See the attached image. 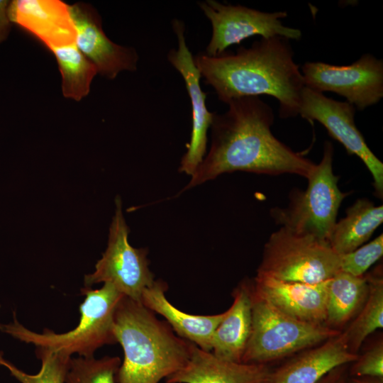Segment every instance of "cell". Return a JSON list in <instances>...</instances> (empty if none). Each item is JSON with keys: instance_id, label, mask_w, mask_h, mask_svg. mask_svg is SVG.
Here are the masks:
<instances>
[{"instance_id": "obj_1", "label": "cell", "mask_w": 383, "mask_h": 383, "mask_svg": "<svg viewBox=\"0 0 383 383\" xmlns=\"http://www.w3.org/2000/svg\"><path fill=\"white\" fill-rule=\"evenodd\" d=\"M227 104L226 112H214L209 151L183 190L235 171L309 177L316 164L274 135L270 105L259 96L238 98Z\"/></svg>"}, {"instance_id": "obj_2", "label": "cell", "mask_w": 383, "mask_h": 383, "mask_svg": "<svg viewBox=\"0 0 383 383\" xmlns=\"http://www.w3.org/2000/svg\"><path fill=\"white\" fill-rule=\"evenodd\" d=\"M294 55L290 40L274 36L261 38L235 52L226 50L216 56L201 52L194 60L221 101L269 95L279 102V116L287 118L299 115L305 87Z\"/></svg>"}, {"instance_id": "obj_3", "label": "cell", "mask_w": 383, "mask_h": 383, "mask_svg": "<svg viewBox=\"0 0 383 383\" xmlns=\"http://www.w3.org/2000/svg\"><path fill=\"white\" fill-rule=\"evenodd\" d=\"M114 334L123 351L116 383H159L187 362L191 342L174 333L141 302L123 296L114 315Z\"/></svg>"}, {"instance_id": "obj_4", "label": "cell", "mask_w": 383, "mask_h": 383, "mask_svg": "<svg viewBox=\"0 0 383 383\" xmlns=\"http://www.w3.org/2000/svg\"><path fill=\"white\" fill-rule=\"evenodd\" d=\"M84 296L79 305L80 318L76 327L57 333L45 328L35 332L25 327L13 312V321L0 323V331L16 340L35 347V352L54 353L72 357H91L100 348L117 343L114 334V315L123 296L111 284L104 283L96 289L84 287Z\"/></svg>"}, {"instance_id": "obj_5", "label": "cell", "mask_w": 383, "mask_h": 383, "mask_svg": "<svg viewBox=\"0 0 383 383\" xmlns=\"http://www.w3.org/2000/svg\"><path fill=\"white\" fill-rule=\"evenodd\" d=\"M333 152V144L325 141L322 158L307 178L306 189H293L286 206L271 209L270 215L280 227L328 243L338 209L348 194L338 187Z\"/></svg>"}, {"instance_id": "obj_6", "label": "cell", "mask_w": 383, "mask_h": 383, "mask_svg": "<svg viewBox=\"0 0 383 383\" xmlns=\"http://www.w3.org/2000/svg\"><path fill=\"white\" fill-rule=\"evenodd\" d=\"M252 327L242 362L268 363L292 356L338 335L323 324L298 321L258 295L251 283Z\"/></svg>"}, {"instance_id": "obj_7", "label": "cell", "mask_w": 383, "mask_h": 383, "mask_svg": "<svg viewBox=\"0 0 383 383\" xmlns=\"http://www.w3.org/2000/svg\"><path fill=\"white\" fill-rule=\"evenodd\" d=\"M340 271V256L329 243L287 228L271 234L257 274L287 282L318 284Z\"/></svg>"}, {"instance_id": "obj_8", "label": "cell", "mask_w": 383, "mask_h": 383, "mask_svg": "<svg viewBox=\"0 0 383 383\" xmlns=\"http://www.w3.org/2000/svg\"><path fill=\"white\" fill-rule=\"evenodd\" d=\"M128 233L121 200L118 196L107 248L97 261L94 271L84 276V285L86 288H91L98 283H109L123 296L141 302L143 291L155 279L149 269L148 249L131 245Z\"/></svg>"}, {"instance_id": "obj_9", "label": "cell", "mask_w": 383, "mask_h": 383, "mask_svg": "<svg viewBox=\"0 0 383 383\" xmlns=\"http://www.w3.org/2000/svg\"><path fill=\"white\" fill-rule=\"evenodd\" d=\"M198 5L211 24V38L204 52L209 56L218 55L229 46L254 35L296 40L302 35L299 29L282 23V19L287 16L286 11L263 12L215 0L199 1Z\"/></svg>"}, {"instance_id": "obj_10", "label": "cell", "mask_w": 383, "mask_h": 383, "mask_svg": "<svg viewBox=\"0 0 383 383\" xmlns=\"http://www.w3.org/2000/svg\"><path fill=\"white\" fill-rule=\"evenodd\" d=\"M304 86L316 91H332L363 111L383 97V60L370 53L349 65L306 62L301 67Z\"/></svg>"}, {"instance_id": "obj_11", "label": "cell", "mask_w": 383, "mask_h": 383, "mask_svg": "<svg viewBox=\"0 0 383 383\" xmlns=\"http://www.w3.org/2000/svg\"><path fill=\"white\" fill-rule=\"evenodd\" d=\"M355 111V107L346 101H336L306 87L301 91L299 115L310 122H319L348 154L356 155L363 162L372 177L374 194L382 199L383 163L370 149L357 128Z\"/></svg>"}, {"instance_id": "obj_12", "label": "cell", "mask_w": 383, "mask_h": 383, "mask_svg": "<svg viewBox=\"0 0 383 383\" xmlns=\"http://www.w3.org/2000/svg\"><path fill=\"white\" fill-rule=\"evenodd\" d=\"M172 25L177 36V48L169 51L167 60L182 75L192 106L190 142L181 160L179 171L192 176L206 155L207 133L214 112H210L206 106V94L201 89V76L186 43L185 26L178 19H174Z\"/></svg>"}, {"instance_id": "obj_13", "label": "cell", "mask_w": 383, "mask_h": 383, "mask_svg": "<svg viewBox=\"0 0 383 383\" xmlns=\"http://www.w3.org/2000/svg\"><path fill=\"white\" fill-rule=\"evenodd\" d=\"M74 27L75 44L95 65L98 74L113 79L123 71L137 70L138 55L135 49L118 45L105 34L101 19L94 8L85 3L69 5Z\"/></svg>"}, {"instance_id": "obj_14", "label": "cell", "mask_w": 383, "mask_h": 383, "mask_svg": "<svg viewBox=\"0 0 383 383\" xmlns=\"http://www.w3.org/2000/svg\"><path fill=\"white\" fill-rule=\"evenodd\" d=\"M329 279L318 284H306L257 274L252 287L258 295L288 316L303 322L325 325Z\"/></svg>"}, {"instance_id": "obj_15", "label": "cell", "mask_w": 383, "mask_h": 383, "mask_svg": "<svg viewBox=\"0 0 383 383\" xmlns=\"http://www.w3.org/2000/svg\"><path fill=\"white\" fill-rule=\"evenodd\" d=\"M9 17L48 50L75 43L76 33L69 5L60 0H14Z\"/></svg>"}, {"instance_id": "obj_16", "label": "cell", "mask_w": 383, "mask_h": 383, "mask_svg": "<svg viewBox=\"0 0 383 383\" xmlns=\"http://www.w3.org/2000/svg\"><path fill=\"white\" fill-rule=\"evenodd\" d=\"M357 356L349 351L345 335L340 332L270 369L262 383H316L333 369L352 363Z\"/></svg>"}, {"instance_id": "obj_17", "label": "cell", "mask_w": 383, "mask_h": 383, "mask_svg": "<svg viewBox=\"0 0 383 383\" xmlns=\"http://www.w3.org/2000/svg\"><path fill=\"white\" fill-rule=\"evenodd\" d=\"M270 369L267 365L222 360L192 343L185 365L165 379L166 383H262Z\"/></svg>"}, {"instance_id": "obj_18", "label": "cell", "mask_w": 383, "mask_h": 383, "mask_svg": "<svg viewBox=\"0 0 383 383\" xmlns=\"http://www.w3.org/2000/svg\"><path fill=\"white\" fill-rule=\"evenodd\" d=\"M167 284L155 280L146 288L141 303L166 320L174 332L201 349L211 352L214 331L225 316V311L215 315H194L178 309L165 296Z\"/></svg>"}, {"instance_id": "obj_19", "label": "cell", "mask_w": 383, "mask_h": 383, "mask_svg": "<svg viewBox=\"0 0 383 383\" xmlns=\"http://www.w3.org/2000/svg\"><path fill=\"white\" fill-rule=\"evenodd\" d=\"M252 280L244 279L233 290V302L216 328L211 352L216 357L242 362L252 327Z\"/></svg>"}, {"instance_id": "obj_20", "label": "cell", "mask_w": 383, "mask_h": 383, "mask_svg": "<svg viewBox=\"0 0 383 383\" xmlns=\"http://www.w3.org/2000/svg\"><path fill=\"white\" fill-rule=\"evenodd\" d=\"M336 221L328 243L338 255L349 253L367 242L383 222V206L359 199Z\"/></svg>"}, {"instance_id": "obj_21", "label": "cell", "mask_w": 383, "mask_h": 383, "mask_svg": "<svg viewBox=\"0 0 383 383\" xmlns=\"http://www.w3.org/2000/svg\"><path fill=\"white\" fill-rule=\"evenodd\" d=\"M368 291L365 274L357 277L338 271L328 281L325 325L338 331L360 311Z\"/></svg>"}, {"instance_id": "obj_22", "label": "cell", "mask_w": 383, "mask_h": 383, "mask_svg": "<svg viewBox=\"0 0 383 383\" xmlns=\"http://www.w3.org/2000/svg\"><path fill=\"white\" fill-rule=\"evenodd\" d=\"M369 291L366 301L345 334L349 351L357 355L365 338L383 327V277L382 265L365 273Z\"/></svg>"}, {"instance_id": "obj_23", "label": "cell", "mask_w": 383, "mask_h": 383, "mask_svg": "<svg viewBox=\"0 0 383 383\" xmlns=\"http://www.w3.org/2000/svg\"><path fill=\"white\" fill-rule=\"evenodd\" d=\"M62 76V92L65 98L79 101L87 96L96 74L95 65L78 49L75 43L49 50Z\"/></svg>"}, {"instance_id": "obj_24", "label": "cell", "mask_w": 383, "mask_h": 383, "mask_svg": "<svg viewBox=\"0 0 383 383\" xmlns=\"http://www.w3.org/2000/svg\"><path fill=\"white\" fill-rule=\"evenodd\" d=\"M121 362L117 356L72 357L65 383H116V374Z\"/></svg>"}, {"instance_id": "obj_25", "label": "cell", "mask_w": 383, "mask_h": 383, "mask_svg": "<svg viewBox=\"0 0 383 383\" xmlns=\"http://www.w3.org/2000/svg\"><path fill=\"white\" fill-rule=\"evenodd\" d=\"M41 362L39 372L28 374L6 360L0 351V366L7 369L21 383H65L70 359L72 357L60 353L35 352Z\"/></svg>"}, {"instance_id": "obj_26", "label": "cell", "mask_w": 383, "mask_h": 383, "mask_svg": "<svg viewBox=\"0 0 383 383\" xmlns=\"http://www.w3.org/2000/svg\"><path fill=\"white\" fill-rule=\"evenodd\" d=\"M383 255V235L367 244L340 256V270L352 275L363 276Z\"/></svg>"}, {"instance_id": "obj_27", "label": "cell", "mask_w": 383, "mask_h": 383, "mask_svg": "<svg viewBox=\"0 0 383 383\" xmlns=\"http://www.w3.org/2000/svg\"><path fill=\"white\" fill-rule=\"evenodd\" d=\"M350 374L352 377H374L383 379V342L381 338L369 350L352 362Z\"/></svg>"}, {"instance_id": "obj_28", "label": "cell", "mask_w": 383, "mask_h": 383, "mask_svg": "<svg viewBox=\"0 0 383 383\" xmlns=\"http://www.w3.org/2000/svg\"><path fill=\"white\" fill-rule=\"evenodd\" d=\"M10 1L0 0V44L9 37L11 29V22L9 17Z\"/></svg>"}, {"instance_id": "obj_29", "label": "cell", "mask_w": 383, "mask_h": 383, "mask_svg": "<svg viewBox=\"0 0 383 383\" xmlns=\"http://www.w3.org/2000/svg\"><path fill=\"white\" fill-rule=\"evenodd\" d=\"M316 383H348L345 365L333 369Z\"/></svg>"}, {"instance_id": "obj_30", "label": "cell", "mask_w": 383, "mask_h": 383, "mask_svg": "<svg viewBox=\"0 0 383 383\" xmlns=\"http://www.w3.org/2000/svg\"><path fill=\"white\" fill-rule=\"evenodd\" d=\"M350 383H383V379L368 377H352Z\"/></svg>"}, {"instance_id": "obj_31", "label": "cell", "mask_w": 383, "mask_h": 383, "mask_svg": "<svg viewBox=\"0 0 383 383\" xmlns=\"http://www.w3.org/2000/svg\"><path fill=\"white\" fill-rule=\"evenodd\" d=\"M0 308H1V306H0Z\"/></svg>"}]
</instances>
